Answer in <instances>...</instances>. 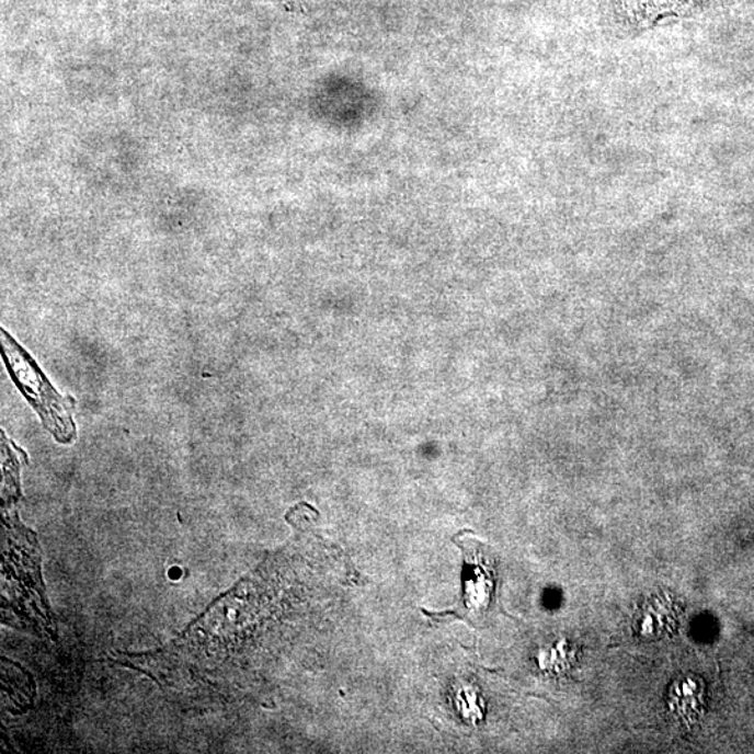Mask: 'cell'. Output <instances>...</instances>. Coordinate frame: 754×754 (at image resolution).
<instances>
[{"mask_svg":"<svg viewBox=\"0 0 754 754\" xmlns=\"http://www.w3.org/2000/svg\"><path fill=\"white\" fill-rule=\"evenodd\" d=\"M2 353L14 384L37 410L44 425L54 433L56 439L71 441V437H75L76 427L71 421L70 402L56 393L35 362L4 330H2Z\"/></svg>","mask_w":754,"mask_h":754,"instance_id":"obj_1","label":"cell"},{"mask_svg":"<svg viewBox=\"0 0 754 754\" xmlns=\"http://www.w3.org/2000/svg\"><path fill=\"white\" fill-rule=\"evenodd\" d=\"M679 621V608L671 599L655 598L641 609L639 633L646 639H661V636L671 635Z\"/></svg>","mask_w":754,"mask_h":754,"instance_id":"obj_2","label":"cell"},{"mask_svg":"<svg viewBox=\"0 0 754 754\" xmlns=\"http://www.w3.org/2000/svg\"><path fill=\"white\" fill-rule=\"evenodd\" d=\"M705 692L700 681L695 677H685L676 681L670 692V708L681 718L682 722L693 723L701 715L705 705Z\"/></svg>","mask_w":754,"mask_h":754,"instance_id":"obj_3","label":"cell"}]
</instances>
